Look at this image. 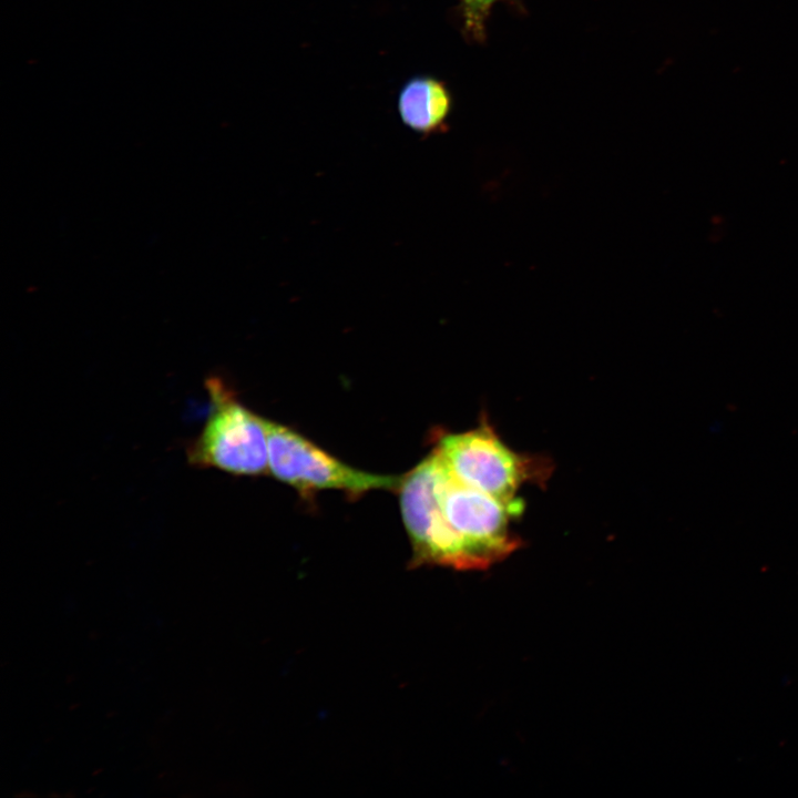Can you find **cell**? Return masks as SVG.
<instances>
[{"label":"cell","instance_id":"5","mask_svg":"<svg viewBox=\"0 0 798 798\" xmlns=\"http://www.w3.org/2000/svg\"><path fill=\"white\" fill-rule=\"evenodd\" d=\"M436 451L457 480L505 502L518 500V489L542 470L540 461L509 449L488 424L442 436Z\"/></svg>","mask_w":798,"mask_h":798},{"label":"cell","instance_id":"6","mask_svg":"<svg viewBox=\"0 0 798 798\" xmlns=\"http://www.w3.org/2000/svg\"><path fill=\"white\" fill-rule=\"evenodd\" d=\"M402 122L420 133L439 130L451 110L446 86L430 78H416L406 83L398 100Z\"/></svg>","mask_w":798,"mask_h":798},{"label":"cell","instance_id":"2","mask_svg":"<svg viewBox=\"0 0 798 798\" xmlns=\"http://www.w3.org/2000/svg\"><path fill=\"white\" fill-rule=\"evenodd\" d=\"M443 463L434 450L410 472L398 489L405 526L412 545V564L473 570L468 551L448 522L438 487Z\"/></svg>","mask_w":798,"mask_h":798},{"label":"cell","instance_id":"3","mask_svg":"<svg viewBox=\"0 0 798 798\" xmlns=\"http://www.w3.org/2000/svg\"><path fill=\"white\" fill-rule=\"evenodd\" d=\"M269 472L303 494L334 489L350 495L397 490L402 475L360 471L339 461L290 428L266 419Z\"/></svg>","mask_w":798,"mask_h":798},{"label":"cell","instance_id":"1","mask_svg":"<svg viewBox=\"0 0 798 798\" xmlns=\"http://www.w3.org/2000/svg\"><path fill=\"white\" fill-rule=\"evenodd\" d=\"M212 411L198 437L187 447L188 463L236 475L269 471L266 419L243 406L216 378L206 381Z\"/></svg>","mask_w":798,"mask_h":798},{"label":"cell","instance_id":"4","mask_svg":"<svg viewBox=\"0 0 798 798\" xmlns=\"http://www.w3.org/2000/svg\"><path fill=\"white\" fill-rule=\"evenodd\" d=\"M438 493L443 513L462 540L473 570L487 569L518 548L510 524L523 512L521 499L505 502L470 488L457 480L444 463Z\"/></svg>","mask_w":798,"mask_h":798},{"label":"cell","instance_id":"7","mask_svg":"<svg viewBox=\"0 0 798 798\" xmlns=\"http://www.w3.org/2000/svg\"><path fill=\"white\" fill-rule=\"evenodd\" d=\"M499 0H460L464 28L471 38L480 41L485 37V21Z\"/></svg>","mask_w":798,"mask_h":798}]
</instances>
